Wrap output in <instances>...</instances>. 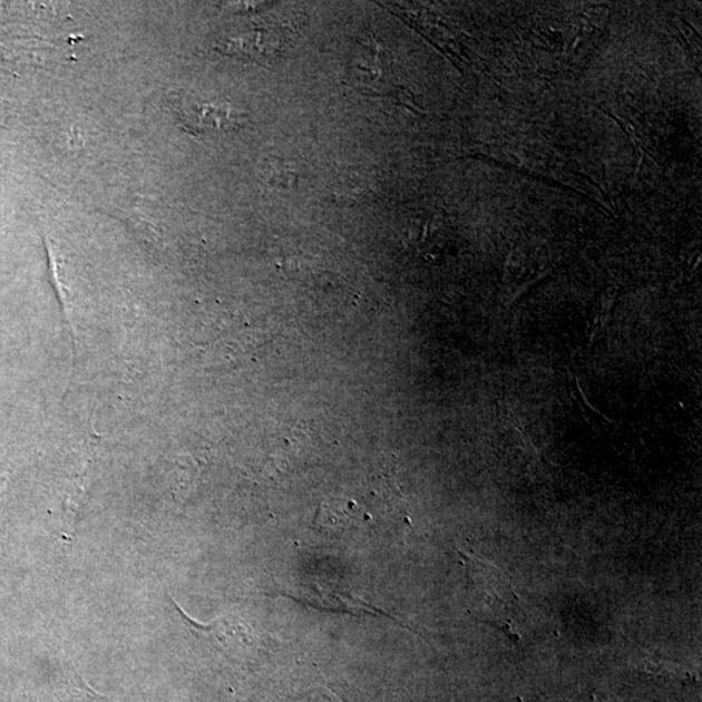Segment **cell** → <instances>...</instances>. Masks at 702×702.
I'll use <instances>...</instances> for the list:
<instances>
[{"label":"cell","mask_w":702,"mask_h":702,"mask_svg":"<svg viewBox=\"0 0 702 702\" xmlns=\"http://www.w3.org/2000/svg\"><path fill=\"white\" fill-rule=\"evenodd\" d=\"M179 119L183 120L185 128L198 133L236 128L244 120V116L226 104L189 100L182 106Z\"/></svg>","instance_id":"cell-1"}]
</instances>
